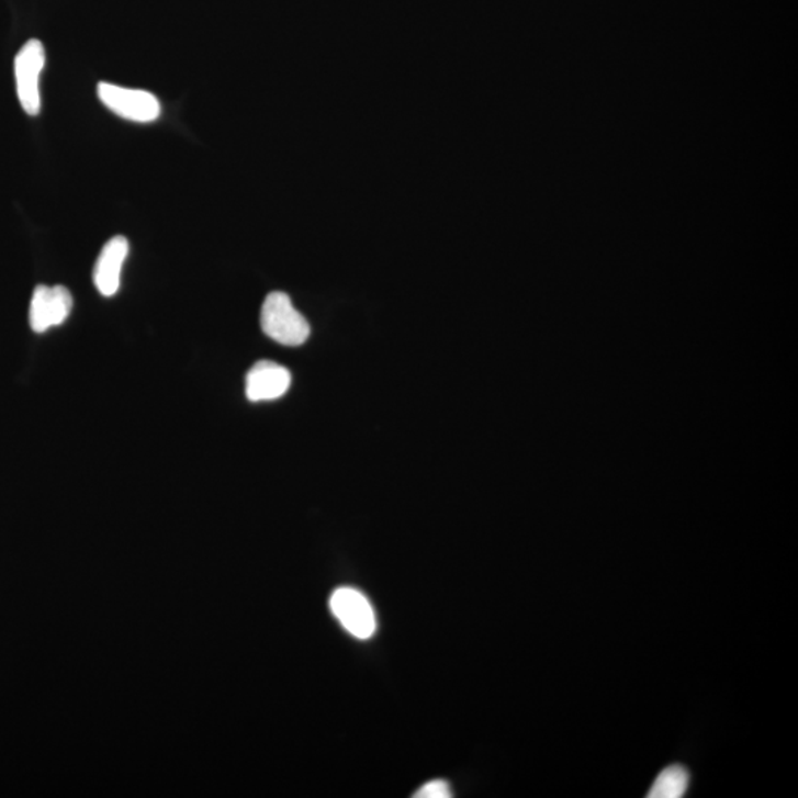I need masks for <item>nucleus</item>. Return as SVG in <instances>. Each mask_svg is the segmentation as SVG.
I'll return each mask as SVG.
<instances>
[{"instance_id":"1","label":"nucleus","mask_w":798,"mask_h":798,"mask_svg":"<svg viewBox=\"0 0 798 798\" xmlns=\"http://www.w3.org/2000/svg\"><path fill=\"white\" fill-rule=\"evenodd\" d=\"M260 326L265 335L284 347H299L308 340L311 327L294 308L292 299L283 292H272L265 299Z\"/></svg>"},{"instance_id":"2","label":"nucleus","mask_w":798,"mask_h":798,"mask_svg":"<svg viewBox=\"0 0 798 798\" xmlns=\"http://www.w3.org/2000/svg\"><path fill=\"white\" fill-rule=\"evenodd\" d=\"M46 54L41 41L25 42L14 61L16 95L29 116H37L41 111V75L44 71Z\"/></svg>"},{"instance_id":"3","label":"nucleus","mask_w":798,"mask_h":798,"mask_svg":"<svg viewBox=\"0 0 798 798\" xmlns=\"http://www.w3.org/2000/svg\"><path fill=\"white\" fill-rule=\"evenodd\" d=\"M97 92L106 109L126 121L151 123L160 117V101L151 92L111 83L98 85Z\"/></svg>"},{"instance_id":"4","label":"nucleus","mask_w":798,"mask_h":798,"mask_svg":"<svg viewBox=\"0 0 798 798\" xmlns=\"http://www.w3.org/2000/svg\"><path fill=\"white\" fill-rule=\"evenodd\" d=\"M331 612L357 639H370L375 631V614L370 600L352 587L337 588L330 599Z\"/></svg>"},{"instance_id":"5","label":"nucleus","mask_w":798,"mask_h":798,"mask_svg":"<svg viewBox=\"0 0 798 798\" xmlns=\"http://www.w3.org/2000/svg\"><path fill=\"white\" fill-rule=\"evenodd\" d=\"M72 308V297L63 285H37L30 302V326L36 333H44L59 326L68 318Z\"/></svg>"},{"instance_id":"6","label":"nucleus","mask_w":798,"mask_h":798,"mask_svg":"<svg viewBox=\"0 0 798 798\" xmlns=\"http://www.w3.org/2000/svg\"><path fill=\"white\" fill-rule=\"evenodd\" d=\"M292 374L272 361H259L246 375V395L251 403L279 400L289 391Z\"/></svg>"},{"instance_id":"7","label":"nucleus","mask_w":798,"mask_h":798,"mask_svg":"<svg viewBox=\"0 0 798 798\" xmlns=\"http://www.w3.org/2000/svg\"><path fill=\"white\" fill-rule=\"evenodd\" d=\"M130 255V241L123 236L111 238L102 247L93 268V284L102 296H114L121 288L123 263Z\"/></svg>"},{"instance_id":"8","label":"nucleus","mask_w":798,"mask_h":798,"mask_svg":"<svg viewBox=\"0 0 798 798\" xmlns=\"http://www.w3.org/2000/svg\"><path fill=\"white\" fill-rule=\"evenodd\" d=\"M689 787V774L683 766L674 765L667 767L659 775L652 785L648 797L651 798H681L685 796Z\"/></svg>"},{"instance_id":"9","label":"nucleus","mask_w":798,"mask_h":798,"mask_svg":"<svg viewBox=\"0 0 798 798\" xmlns=\"http://www.w3.org/2000/svg\"><path fill=\"white\" fill-rule=\"evenodd\" d=\"M416 798H450L451 788L446 780H430L414 794Z\"/></svg>"}]
</instances>
